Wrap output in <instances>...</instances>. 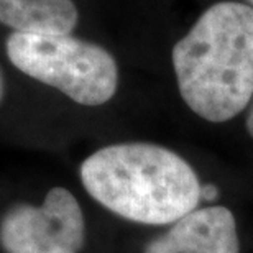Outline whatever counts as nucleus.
Segmentation results:
<instances>
[{"label":"nucleus","instance_id":"nucleus-3","mask_svg":"<svg viewBox=\"0 0 253 253\" xmlns=\"http://www.w3.org/2000/svg\"><path fill=\"white\" fill-rule=\"evenodd\" d=\"M7 56L23 74L87 107L109 102L119 87V66L107 49L71 35L13 32Z\"/></svg>","mask_w":253,"mask_h":253},{"label":"nucleus","instance_id":"nucleus-6","mask_svg":"<svg viewBox=\"0 0 253 253\" xmlns=\"http://www.w3.org/2000/svg\"><path fill=\"white\" fill-rule=\"evenodd\" d=\"M78 20L73 0H0V23L17 33L71 35Z\"/></svg>","mask_w":253,"mask_h":253},{"label":"nucleus","instance_id":"nucleus-1","mask_svg":"<svg viewBox=\"0 0 253 253\" xmlns=\"http://www.w3.org/2000/svg\"><path fill=\"white\" fill-rule=\"evenodd\" d=\"M173 69L186 105L207 122H227L253 97V8L209 7L174 44Z\"/></svg>","mask_w":253,"mask_h":253},{"label":"nucleus","instance_id":"nucleus-5","mask_svg":"<svg viewBox=\"0 0 253 253\" xmlns=\"http://www.w3.org/2000/svg\"><path fill=\"white\" fill-rule=\"evenodd\" d=\"M234 214L222 206L194 209L146 245L145 253H239Z\"/></svg>","mask_w":253,"mask_h":253},{"label":"nucleus","instance_id":"nucleus-10","mask_svg":"<svg viewBox=\"0 0 253 253\" xmlns=\"http://www.w3.org/2000/svg\"><path fill=\"white\" fill-rule=\"evenodd\" d=\"M250 3H253V0H250Z\"/></svg>","mask_w":253,"mask_h":253},{"label":"nucleus","instance_id":"nucleus-8","mask_svg":"<svg viewBox=\"0 0 253 253\" xmlns=\"http://www.w3.org/2000/svg\"><path fill=\"white\" fill-rule=\"evenodd\" d=\"M247 130H249L250 136L253 138V97H252V100H250L249 115H247Z\"/></svg>","mask_w":253,"mask_h":253},{"label":"nucleus","instance_id":"nucleus-9","mask_svg":"<svg viewBox=\"0 0 253 253\" xmlns=\"http://www.w3.org/2000/svg\"><path fill=\"white\" fill-rule=\"evenodd\" d=\"M3 95V79H2V73H0V100H2Z\"/></svg>","mask_w":253,"mask_h":253},{"label":"nucleus","instance_id":"nucleus-7","mask_svg":"<svg viewBox=\"0 0 253 253\" xmlns=\"http://www.w3.org/2000/svg\"><path fill=\"white\" fill-rule=\"evenodd\" d=\"M217 196V189L214 188V186H202V189H201V197L204 201H211V199H214V197Z\"/></svg>","mask_w":253,"mask_h":253},{"label":"nucleus","instance_id":"nucleus-2","mask_svg":"<svg viewBox=\"0 0 253 253\" xmlns=\"http://www.w3.org/2000/svg\"><path fill=\"white\" fill-rule=\"evenodd\" d=\"M85 191L110 212L145 225H168L197 209L202 184L192 166L161 145H109L81 165Z\"/></svg>","mask_w":253,"mask_h":253},{"label":"nucleus","instance_id":"nucleus-4","mask_svg":"<svg viewBox=\"0 0 253 253\" xmlns=\"http://www.w3.org/2000/svg\"><path fill=\"white\" fill-rule=\"evenodd\" d=\"M84 235L83 209L64 188L49 189L40 207H13L0 222V245L8 253H79Z\"/></svg>","mask_w":253,"mask_h":253}]
</instances>
